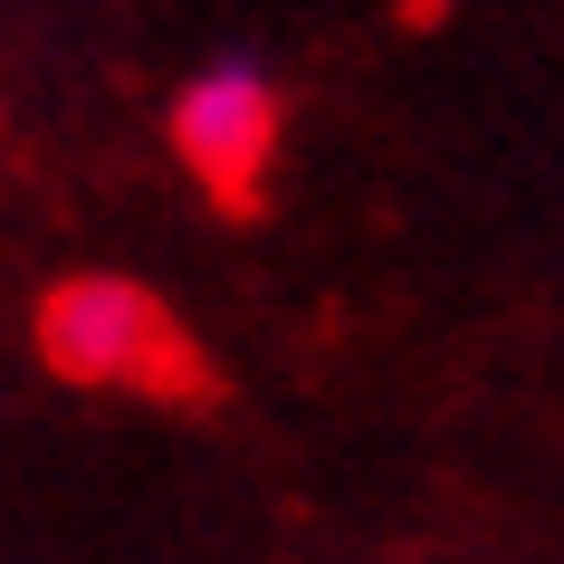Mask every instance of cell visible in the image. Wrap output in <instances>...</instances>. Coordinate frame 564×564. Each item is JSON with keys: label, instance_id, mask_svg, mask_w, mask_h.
Segmentation results:
<instances>
[{"label": "cell", "instance_id": "1", "mask_svg": "<svg viewBox=\"0 0 564 564\" xmlns=\"http://www.w3.org/2000/svg\"><path fill=\"white\" fill-rule=\"evenodd\" d=\"M39 364L87 392H153V402H192L210 383L202 345L182 335V316L134 278H58L39 297Z\"/></svg>", "mask_w": 564, "mask_h": 564}, {"label": "cell", "instance_id": "2", "mask_svg": "<svg viewBox=\"0 0 564 564\" xmlns=\"http://www.w3.org/2000/svg\"><path fill=\"white\" fill-rule=\"evenodd\" d=\"M278 124H288V96L259 58H210L173 96V153L220 210H259L268 163H278Z\"/></svg>", "mask_w": 564, "mask_h": 564}]
</instances>
